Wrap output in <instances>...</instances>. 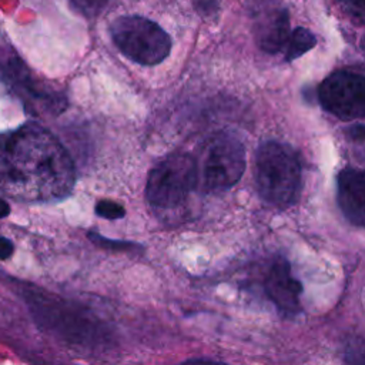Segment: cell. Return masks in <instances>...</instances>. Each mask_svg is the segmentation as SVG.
<instances>
[{
  "instance_id": "7",
  "label": "cell",
  "mask_w": 365,
  "mask_h": 365,
  "mask_svg": "<svg viewBox=\"0 0 365 365\" xmlns=\"http://www.w3.org/2000/svg\"><path fill=\"white\" fill-rule=\"evenodd\" d=\"M321 106L344 121L362 118L365 114L364 76L349 70L329 74L318 87Z\"/></svg>"
},
{
  "instance_id": "13",
  "label": "cell",
  "mask_w": 365,
  "mask_h": 365,
  "mask_svg": "<svg viewBox=\"0 0 365 365\" xmlns=\"http://www.w3.org/2000/svg\"><path fill=\"white\" fill-rule=\"evenodd\" d=\"M98 217L106 220H121L125 215V210L121 204L111 200H100L94 208Z\"/></svg>"
},
{
  "instance_id": "10",
  "label": "cell",
  "mask_w": 365,
  "mask_h": 365,
  "mask_svg": "<svg viewBox=\"0 0 365 365\" xmlns=\"http://www.w3.org/2000/svg\"><path fill=\"white\" fill-rule=\"evenodd\" d=\"M289 36L288 10L281 7L262 14L255 26V38L261 50L268 54L281 51Z\"/></svg>"
},
{
  "instance_id": "9",
  "label": "cell",
  "mask_w": 365,
  "mask_h": 365,
  "mask_svg": "<svg viewBox=\"0 0 365 365\" xmlns=\"http://www.w3.org/2000/svg\"><path fill=\"white\" fill-rule=\"evenodd\" d=\"M336 200L345 218L362 228L365 224V177L361 170L346 167L339 171Z\"/></svg>"
},
{
  "instance_id": "12",
  "label": "cell",
  "mask_w": 365,
  "mask_h": 365,
  "mask_svg": "<svg viewBox=\"0 0 365 365\" xmlns=\"http://www.w3.org/2000/svg\"><path fill=\"white\" fill-rule=\"evenodd\" d=\"M70 7L83 17H97L108 6L110 0H68Z\"/></svg>"
},
{
  "instance_id": "17",
  "label": "cell",
  "mask_w": 365,
  "mask_h": 365,
  "mask_svg": "<svg viewBox=\"0 0 365 365\" xmlns=\"http://www.w3.org/2000/svg\"><path fill=\"white\" fill-rule=\"evenodd\" d=\"M13 252H14V244L6 237H0V261L10 258Z\"/></svg>"
},
{
  "instance_id": "18",
  "label": "cell",
  "mask_w": 365,
  "mask_h": 365,
  "mask_svg": "<svg viewBox=\"0 0 365 365\" xmlns=\"http://www.w3.org/2000/svg\"><path fill=\"white\" fill-rule=\"evenodd\" d=\"M10 214V205L4 198H0V220L6 218Z\"/></svg>"
},
{
  "instance_id": "5",
  "label": "cell",
  "mask_w": 365,
  "mask_h": 365,
  "mask_svg": "<svg viewBox=\"0 0 365 365\" xmlns=\"http://www.w3.org/2000/svg\"><path fill=\"white\" fill-rule=\"evenodd\" d=\"M197 182V165L191 155L174 153L157 163L148 174L145 197L151 207L171 210L180 207Z\"/></svg>"
},
{
  "instance_id": "4",
  "label": "cell",
  "mask_w": 365,
  "mask_h": 365,
  "mask_svg": "<svg viewBox=\"0 0 365 365\" xmlns=\"http://www.w3.org/2000/svg\"><path fill=\"white\" fill-rule=\"evenodd\" d=\"M110 34L117 48L141 66L160 64L171 51L173 43L168 33L144 16L117 17L110 26Z\"/></svg>"
},
{
  "instance_id": "8",
  "label": "cell",
  "mask_w": 365,
  "mask_h": 365,
  "mask_svg": "<svg viewBox=\"0 0 365 365\" xmlns=\"http://www.w3.org/2000/svg\"><path fill=\"white\" fill-rule=\"evenodd\" d=\"M262 289L284 317H295L299 312L302 285L292 275L285 258L275 257L271 261L262 279Z\"/></svg>"
},
{
  "instance_id": "16",
  "label": "cell",
  "mask_w": 365,
  "mask_h": 365,
  "mask_svg": "<svg viewBox=\"0 0 365 365\" xmlns=\"http://www.w3.org/2000/svg\"><path fill=\"white\" fill-rule=\"evenodd\" d=\"M345 9L354 19H358L359 23L364 20V0H342Z\"/></svg>"
},
{
  "instance_id": "1",
  "label": "cell",
  "mask_w": 365,
  "mask_h": 365,
  "mask_svg": "<svg viewBox=\"0 0 365 365\" xmlns=\"http://www.w3.org/2000/svg\"><path fill=\"white\" fill-rule=\"evenodd\" d=\"M76 168L47 128L26 123L0 133V191L23 202H53L70 195Z\"/></svg>"
},
{
  "instance_id": "15",
  "label": "cell",
  "mask_w": 365,
  "mask_h": 365,
  "mask_svg": "<svg viewBox=\"0 0 365 365\" xmlns=\"http://www.w3.org/2000/svg\"><path fill=\"white\" fill-rule=\"evenodd\" d=\"M194 7L204 17L215 16L218 11V0H194Z\"/></svg>"
},
{
  "instance_id": "3",
  "label": "cell",
  "mask_w": 365,
  "mask_h": 365,
  "mask_svg": "<svg viewBox=\"0 0 365 365\" xmlns=\"http://www.w3.org/2000/svg\"><path fill=\"white\" fill-rule=\"evenodd\" d=\"M255 180L261 197L275 207H289L299 195L302 168L297 153L284 143L265 141L255 158Z\"/></svg>"
},
{
  "instance_id": "11",
  "label": "cell",
  "mask_w": 365,
  "mask_h": 365,
  "mask_svg": "<svg viewBox=\"0 0 365 365\" xmlns=\"http://www.w3.org/2000/svg\"><path fill=\"white\" fill-rule=\"evenodd\" d=\"M285 44V60L292 61L314 48L317 44V37L308 29L297 27L292 30V33H289Z\"/></svg>"
},
{
  "instance_id": "6",
  "label": "cell",
  "mask_w": 365,
  "mask_h": 365,
  "mask_svg": "<svg viewBox=\"0 0 365 365\" xmlns=\"http://www.w3.org/2000/svg\"><path fill=\"white\" fill-rule=\"evenodd\" d=\"M245 171V148L228 134L215 135L207 150L202 165V185L208 192H224L232 188Z\"/></svg>"
},
{
  "instance_id": "2",
  "label": "cell",
  "mask_w": 365,
  "mask_h": 365,
  "mask_svg": "<svg viewBox=\"0 0 365 365\" xmlns=\"http://www.w3.org/2000/svg\"><path fill=\"white\" fill-rule=\"evenodd\" d=\"M27 299L37 324L64 342L94 346L107 341L104 324L80 305L40 292L29 294Z\"/></svg>"
},
{
  "instance_id": "14",
  "label": "cell",
  "mask_w": 365,
  "mask_h": 365,
  "mask_svg": "<svg viewBox=\"0 0 365 365\" xmlns=\"http://www.w3.org/2000/svg\"><path fill=\"white\" fill-rule=\"evenodd\" d=\"M88 238L104 248H110V250H128V248H137V244L134 242H127V241H114V240H108L97 232H88Z\"/></svg>"
}]
</instances>
